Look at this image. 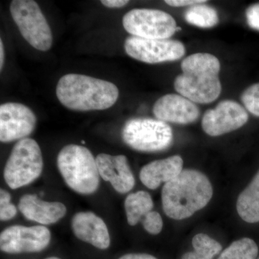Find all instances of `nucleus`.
Here are the masks:
<instances>
[{
    "label": "nucleus",
    "mask_w": 259,
    "mask_h": 259,
    "mask_svg": "<svg viewBox=\"0 0 259 259\" xmlns=\"http://www.w3.org/2000/svg\"><path fill=\"white\" fill-rule=\"evenodd\" d=\"M12 18L25 40L40 51L50 50L53 35L41 9L33 0H13L10 3Z\"/></svg>",
    "instance_id": "0eeeda50"
},
{
    "label": "nucleus",
    "mask_w": 259,
    "mask_h": 259,
    "mask_svg": "<svg viewBox=\"0 0 259 259\" xmlns=\"http://www.w3.org/2000/svg\"><path fill=\"white\" fill-rule=\"evenodd\" d=\"M18 208L29 221L42 225L54 224L66 213V207L59 202H46L35 194H25L20 199Z\"/></svg>",
    "instance_id": "dca6fc26"
},
{
    "label": "nucleus",
    "mask_w": 259,
    "mask_h": 259,
    "mask_svg": "<svg viewBox=\"0 0 259 259\" xmlns=\"http://www.w3.org/2000/svg\"><path fill=\"white\" fill-rule=\"evenodd\" d=\"M127 0H102L101 3L104 6L108 8H123L126 5L128 4Z\"/></svg>",
    "instance_id": "cd10ccee"
},
{
    "label": "nucleus",
    "mask_w": 259,
    "mask_h": 259,
    "mask_svg": "<svg viewBox=\"0 0 259 259\" xmlns=\"http://www.w3.org/2000/svg\"><path fill=\"white\" fill-rule=\"evenodd\" d=\"M185 18L187 23L202 28H210L219 22L218 12L212 7L206 4L191 6L186 10Z\"/></svg>",
    "instance_id": "412c9836"
},
{
    "label": "nucleus",
    "mask_w": 259,
    "mask_h": 259,
    "mask_svg": "<svg viewBox=\"0 0 259 259\" xmlns=\"http://www.w3.org/2000/svg\"><path fill=\"white\" fill-rule=\"evenodd\" d=\"M71 229L76 238L98 249L110 247V236L106 224L95 213H76L71 220Z\"/></svg>",
    "instance_id": "2eb2a0df"
},
{
    "label": "nucleus",
    "mask_w": 259,
    "mask_h": 259,
    "mask_svg": "<svg viewBox=\"0 0 259 259\" xmlns=\"http://www.w3.org/2000/svg\"><path fill=\"white\" fill-rule=\"evenodd\" d=\"M37 117L26 105L6 102L0 106V141L12 142L26 139L36 125Z\"/></svg>",
    "instance_id": "9b49d317"
},
{
    "label": "nucleus",
    "mask_w": 259,
    "mask_h": 259,
    "mask_svg": "<svg viewBox=\"0 0 259 259\" xmlns=\"http://www.w3.org/2000/svg\"><path fill=\"white\" fill-rule=\"evenodd\" d=\"M153 207V199L148 192L139 191L130 194L125 201L126 215L130 226L137 225L141 218L151 212Z\"/></svg>",
    "instance_id": "6ab92c4d"
},
{
    "label": "nucleus",
    "mask_w": 259,
    "mask_h": 259,
    "mask_svg": "<svg viewBox=\"0 0 259 259\" xmlns=\"http://www.w3.org/2000/svg\"><path fill=\"white\" fill-rule=\"evenodd\" d=\"M241 100L248 112L259 117V83L247 88L242 93Z\"/></svg>",
    "instance_id": "5701e85b"
},
{
    "label": "nucleus",
    "mask_w": 259,
    "mask_h": 259,
    "mask_svg": "<svg viewBox=\"0 0 259 259\" xmlns=\"http://www.w3.org/2000/svg\"><path fill=\"white\" fill-rule=\"evenodd\" d=\"M122 138L125 144L136 151L156 152L171 146L173 132L171 127L163 121L138 117L125 122Z\"/></svg>",
    "instance_id": "423d86ee"
},
{
    "label": "nucleus",
    "mask_w": 259,
    "mask_h": 259,
    "mask_svg": "<svg viewBox=\"0 0 259 259\" xmlns=\"http://www.w3.org/2000/svg\"><path fill=\"white\" fill-rule=\"evenodd\" d=\"M165 3L169 6L180 8V7L193 6L195 5L204 4V3H207V1L205 0H166Z\"/></svg>",
    "instance_id": "bb28decb"
},
{
    "label": "nucleus",
    "mask_w": 259,
    "mask_h": 259,
    "mask_svg": "<svg viewBox=\"0 0 259 259\" xmlns=\"http://www.w3.org/2000/svg\"><path fill=\"white\" fill-rule=\"evenodd\" d=\"M46 259H61V258H59V257L52 256V257H49V258H47Z\"/></svg>",
    "instance_id": "7c9ffc66"
},
{
    "label": "nucleus",
    "mask_w": 259,
    "mask_h": 259,
    "mask_svg": "<svg viewBox=\"0 0 259 259\" xmlns=\"http://www.w3.org/2000/svg\"><path fill=\"white\" fill-rule=\"evenodd\" d=\"M57 166L66 185L74 192L91 194L100 185L96 158L88 148L78 145L64 146L57 157Z\"/></svg>",
    "instance_id": "20e7f679"
},
{
    "label": "nucleus",
    "mask_w": 259,
    "mask_h": 259,
    "mask_svg": "<svg viewBox=\"0 0 259 259\" xmlns=\"http://www.w3.org/2000/svg\"><path fill=\"white\" fill-rule=\"evenodd\" d=\"M44 168L41 150L35 140L24 139L15 144L4 169L7 185L13 190L32 183Z\"/></svg>",
    "instance_id": "39448f33"
},
{
    "label": "nucleus",
    "mask_w": 259,
    "mask_h": 259,
    "mask_svg": "<svg viewBox=\"0 0 259 259\" xmlns=\"http://www.w3.org/2000/svg\"><path fill=\"white\" fill-rule=\"evenodd\" d=\"M122 25L132 36L146 39H168L177 32L171 15L159 10L134 9L126 13Z\"/></svg>",
    "instance_id": "6e6552de"
},
{
    "label": "nucleus",
    "mask_w": 259,
    "mask_h": 259,
    "mask_svg": "<svg viewBox=\"0 0 259 259\" xmlns=\"http://www.w3.org/2000/svg\"><path fill=\"white\" fill-rule=\"evenodd\" d=\"M212 187L202 172L183 170L162 190L163 209L168 217L183 220L204 208L212 199Z\"/></svg>",
    "instance_id": "f257e3e1"
},
{
    "label": "nucleus",
    "mask_w": 259,
    "mask_h": 259,
    "mask_svg": "<svg viewBox=\"0 0 259 259\" xmlns=\"http://www.w3.org/2000/svg\"><path fill=\"white\" fill-rule=\"evenodd\" d=\"M183 159L180 156L156 160L141 168L140 180L148 189L156 190L162 183L175 180L183 171Z\"/></svg>",
    "instance_id": "f3484780"
},
{
    "label": "nucleus",
    "mask_w": 259,
    "mask_h": 259,
    "mask_svg": "<svg viewBox=\"0 0 259 259\" xmlns=\"http://www.w3.org/2000/svg\"><path fill=\"white\" fill-rule=\"evenodd\" d=\"M245 16L250 28L259 30V3L250 6L246 10Z\"/></svg>",
    "instance_id": "a878e982"
},
{
    "label": "nucleus",
    "mask_w": 259,
    "mask_h": 259,
    "mask_svg": "<svg viewBox=\"0 0 259 259\" xmlns=\"http://www.w3.org/2000/svg\"><path fill=\"white\" fill-rule=\"evenodd\" d=\"M248 120L244 107L233 100H223L204 112L202 127L209 136H219L243 127Z\"/></svg>",
    "instance_id": "f8f14e48"
},
{
    "label": "nucleus",
    "mask_w": 259,
    "mask_h": 259,
    "mask_svg": "<svg viewBox=\"0 0 259 259\" xmlns=\"http://www.w3.org/2000/svg\"><path fill=\"white\" fill-rule=\"evenodd\" d=\"M5 62V49L3 40L0 39V70H3Z\"/></svg>",
    "instance_id": "c756f323"
},
{
    "label": "nucleus",
    "mask_w": 259,
    "mask_h": 259,
    "mask_svg": "<svg viewBox=\"0 0 259 259\" xmlns=\"http://www.w3.org/2000/svg\"><path fill=\"white\" fill-rule=\"evenodd\" d=\"M143 226L148 233L157 235L161 233L163 228V220L159 213L156 211H151L144 216Z\"/></svg>",
    "instance_id": "393cba45"
},
{
    "label": "nucleus",
    "mask_w": 259,
    "mask_h": 259,
    "mask_svg": "<svg viewBox=\"0 0 259 259\" xmlns=\"http://www.w3.org/2000/svg\"><path fill=\"white\" fill-rule=\"evenodd\" d=\"M236 207L237 212L245 222H259V171L249 185L240 194Z\"/></svg>",
    "instance_id": "a211bd4d"
},
{
    "label": "nucleus",
    "mask_w": 259,
    "mask_h": 259,
    "mask_svg": "<svg viewBox=\"0 0 259 259\" xmlns=\"http://www.w3.org/2000/svg\"><path fill=\"white\" fill-rule=\"evenodd\" d=\"M10 194L6 190H0V220L2 221L13 219L17 214V208L10 202Z\"/></svg>",
    "instance_id": "b1692460"
},
{
    "label": "nucleus",
    "mask_w": 259,
    "mask_h": 259,
    "mask_svg": "<svg viewBox=\"0 0 259 259\" xmlns=\"http://www.w3.org/2000/svg\"><path fill=\"white\" fill-rule=\"evenodd\" d=\"M51 238L45 226H10L0 235V249L10 254L37 253L47 248Z\"/></svg>",
    "instance_id": "9d476101"
},
{
    "label": "nucleus",
    "mask_w": 259,
    "mask_h": 259,
    "mask_svg": "<svg viewBox=\"0 0 259 259\" xmlns=\"http://www.w3.org/2000/svg\"><path fill=\"white\" fill-rule=\"evenodd\" d=\"M182 74L175 80V88L182 96L199 104L217 100L222 91L219 74L221 63L212 54L198 53L187 56L181 64Z\"/></svg>",
    "instance_id": "7ed1b4c3"
},
{
    "label": "nucleus",
    "mask_w": 259,
    "mask_h": 259,
    "mask_svg": "<svg viewBox=\"0 0 259 259\" xmlns=\"http://www.w3.org/2000/svg\"><path fill=\"white\" fill-rule=\"evenodd\" d=\"M258 248L253 240L243 238L232 243L218 259H255Z\"/></svg>",
    "instance_id": "4be33fe9"
},
{
    "label": "nucleus",
    "mask_w": 259,
    "mask_h": 259,
    "mask_svg": "<svg viewBox=\"0 0 259 259\" xmlns=\"http://www.w3.org/2000/svg\"><path fill=\"white\" fill-rule=\"evenodd\" d=\"M124 48L126 54L133 59L151 64L179 60L186 52L182 42L171 39L130 36L126 38Z\"/></svg>",
    "instance_id": "1a4fd4ad"
},
{
    "label": "nucleus",
    "mask_w": 259,
    "mask_h": 259,
    "mask_svg": "<svg viewBox=\"0 0 259 259\" xmlns=\"http://www.w3.org/2000/svg\"><path fill=\"white\" fill-rule=\"evenodd\" d=\"M194 251L187 252L182 259H213L222 250V245L204 233L196 235L192 239Z\"/></svg>",
    "instance_id": "aec40b11"
},
{
    "label": "nucleus",
    "mask_w": 259,
    "mask_h": 259,
    "mask_svg": "<svg viewBox=\"0 0 259 259\" xmlns=\"http://www.w3.org/2000/svg\"><path fill=\"white\" fill-rule=\"evenodd\" d=\"M118 259H157L152 255L148 253H127Z\"/></svg>",
    "instance_id": "c85d7f7f"
},
{
    "label": "nucleus",
    "mask_w": 259,
    "mask_h": 259,
    "mask_svg": "<svg viewBox=\"0 0 259 259\" xmlns=\"http://www.w3.org/2000/svg\"><path fill=\"white\" fill-rule=\"evenodd\" d=\"M96 162L100 176L110 182L117 192L125 194L134 188L135 178L125 156L100 153Z\"/></svg>",
    "instance_id": "4468645a"
},
{
    "label": "nucleus",
    "mask_w": 259,
    "mask_h": 259,
    "mask_svg": "<svg viewBox=\"0 0 259 259\" xmlns=\"http://www.w3.org/2000/svg\"><path fill=\"white\" fill-rule=\"evenodd\" d=\"M56 93L64 107L75 111L107 110L119 97L118 88L113 83L78 74L61 76Z\"/></svg>",
    "instance_id": "f03ea898"
},
{
    "label": "nucleus",
    "mask_w": 259,
    "mask_h": 259,
    "mask_svg": "<svg viewBox=\"0 0 259 259\" xmlns=\"http://www.w3.org/2000/svg\"><path fill=\"white\" fill-rule=\"evenodd\" d=\"M259 259V258H258Z\"/></svg>",
    "instance_id": "2f4dec72"
},
{
    "label": "nucleus",
    "mask_w": 259,
    "mask_h": 259,
    "mask_svg": "<svg viewBox=\"0 0 259 259\" xmlns=\"http://www.w3.org/2000/svg\"><path fill=\"white\" fill-rule=\"evenodd\" d=\"M153 112L158 120L177 124L192 123L200 114L193 102L176 94L160 97L153 105Z\"/></svg>",
    "instance_id": "ddd939ff"
}]
</instances>
